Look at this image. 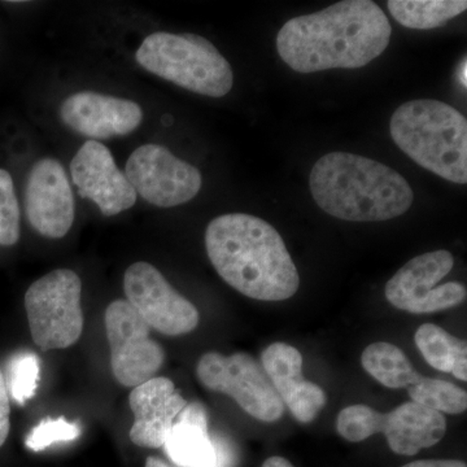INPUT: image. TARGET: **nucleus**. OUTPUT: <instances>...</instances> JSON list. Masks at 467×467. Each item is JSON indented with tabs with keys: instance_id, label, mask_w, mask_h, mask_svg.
<instances>
[{
	"instance_id": "1",
	"label": "nucleus",
	"mask_w": 467,
	"mask_h": 467,
	"mask_svg": "<svg viewBox=\"0 0 467 467\" xmlns=\"http://www.w3.org/2000/svg\"><path fill=\"white\" fill-rule=\"evenodd\" d=\"M389 17L371 0H344L317 14L291 18L276 36V51L297 73L358 69L389 47Z\"/></svg>"
},
{
	"instance_id": "2",
	"label": "nucleus",
	"mask_w": 467,
	"mask_h": 467,
	"mask_svg": "<svg viewBox=\"0 0 467 467\" xmlns=\"http://www.w3.org/2000/svg\"><path fill=\"white\" fill-rule=\"evenodd\" d=\"M205 248L221 278L244 296L261 301L290 299L300 276L284 238L259 217L229 213L211 221Z\"/></svg>"
},
{
	"instance_id": "3",
	"label": "nucleus",
	"mask_w": 467,
	"mask_h": 467,
	"mask_svg": "<svg viewBox=\"0 0 467 467\" xmlns=\"http://www.w3.org/2000/svg\"><path fill=\"white\" fill-rule=\"evenodd\" d=\"M310 192L330 216L377 223L404 214L413 204L410 184L395 169L349 152H330L310 171Z\"/></svg>"
},
{
	"instance_id": "4",
	"label": "nucleus",
	"mask_w": 467,
	"mask_h": 467,
	"mask_svg": "<svg viewBox=\"0 0 467 467\" xmlns=\"http://www.w3.org/2000/svg\"><path fill=\"white\" fill-rule=\"evenodd\" d=\"M389 133L420 167L450 182H467V121L450 104L407 101L393 113Z\"/></svg>"
},
{
	"instance_id": "5",
	"label": "nucleus",
	"mask_w": 467,
	"mask_h": 467,
	"mask_svg": "<svg viewBox=\"0 0 467 467\" xmlns=\"http://www.w3.org/2000/svg\"><path fill=\"white\" fill-rule=\"evenodd\" d=\"M147 72L204 97L232 91L234 73L213 43L196 34H150L135 54Z\"/></svg>"
},
{
	"instance_id": "6",
	"label": "nucleus",
	"mask_w": 467,
	"mask_h": 467,
	"mask_svg": "<svg viewBox=\"0 0 467 467\" xmlns=\"http://www.w3.org/2000/svg\"><path fill=\"white\" fill-rule=\"evenodd\" d=\"M337 430L342 438L352 442L383 434L396 454L414 456L444 438L447 420L441 413L414 401L405 402L389 413L356 404L340 411Z\"/></svg>"
},
{
	"instance_id": "7",
	"label": "nucleus",
	"mask_w": 467,
	"mask_h": 467,
	"mask_svg": "<svg viewBox=\"0 0 467 467\" xmlns=\"http://www.w3.org/2000/svg\"><path fill=\"white\" fill-rule=\"evenodd\" d=\"M81 294V278L69 269L54 270L27 288V321L39 348H67L81 337L85 324Z\"/></svg>"
},
{
	"instance_id": "8",
	"label": "nucleus",
	"mask_w": 467,
	"mask_h": 467,
	"mask_svg": "<svg viewBox=\"0 0 467 467\" xmlns=\"http://www.w3.org/2000/svg\"><path fill=\"white\" fill-rule=\"evenodd\" d=\"M196 374L205 389L230 396L245 413L261 422H276L284 416V402L265 371L248 353H205L199 359Z\"/></svg>"
},
{
	"instance_id": "9",
	"label": "nucleus",
	"mask_w": 467,
	"mask_h": 467,
	"mask_svg": "<svg viewBox=\"0 0 467 467\" xmlns=\"http://www.w3.org/2000/svg\"><path fill=\"white\" fill-rule=\"evenodd\" d=\"M451 252L441 250L420 254L405 264L387 282L386 297L395 308L413 313L441 312L466 300V287L459 282L438 285L453 269Z\"/></svg>"
},
{
	"instance_id": "10",
	"label": "nucleus",
	"mask_w": 467,
	"mask_h": 467,
	"mask_svg": "<svg viewBox=\"0 0 467 467\" xmlns=\"http://www.w3.org/2000/svg\"><path fill=\"white\" fill-rule=\"evenodd\" d=\"M106 333L110 367L117 382L137 387L155 378L165 361V352L150 339V327L126 300H115L106 309Z\"/></svg>"
},
{
	"instance_id": "11",
	"label": "nucleus",
	"mask_w": 467,
	"mask_h": 467,
	"mask_svg": "<svg viewBox=\"0 0 467 467\" xmlns=\"http://www.w3.org/2000/svg\"><path fill=\"white\" fill-rule=\"evenodd\" d=\"M125 174L137 195L160 208L192 201L202 186L199 169L160 144H143L135 150L126 162Z\"/></svg>"
},
{
	"instance_id": "12",
	"label": "nucleus",
	"mask_w": 467,
	"mask_h": 467,
	"mask_svg": "<svg viewBox=\"0 0 467 467\" xmlns=\"http://www.w3.org/2000/svg\"><path fill=\"white\" fill-rule=\"evenodd\" d=\"M126 301L150 328L169 337L189 334L198 327V309L174 290L165 276L149 263L128 267L124 276Z\"/></svg>"
},
{
	"instance_id": "13",
	"label": "nucleus",
	"mask_w": 467,
	"mask_h": 467,
	"mask_svg": "<svg viewBox=\"0 0 467 467\" xmlns=\"http://www.w3.org/2000/svg\"><path fill=\"white\" fill-rule=\"evenodd\" d=\"M26 209L30 225L46 238H63L72 229L75 196L58 160L42 159L34 164L27 178Z\"/></svg>"
},
{
	"instance_id": "14",
	"label": "nucleus",
	"mask_w": 467,
	"mask_h": 467,
	"mask_svg": "<svg viewBox=\"0 0 467 467\" xmlns=\"http://www.w3.org/2000/svg\"><path fill=\"white\" fill-rule=\"evenodd\" d=\"M70 175L79 196L95 202L103 216H116L137 202L130 181L117 168L110 150L98 140H88L78 150L70 162Z\"/></svg>"
},
{
	"instance_id": "15",
	"label": "nucleus",
	"mask_w": 467,
	"mask_h": 467,
	"mask_svg": "<svg viewBox=\"0 0 467 467\" xmlns=\"http://www.w3.org/2000/svg\"><path fill=\"white\" fill-rule=\"evenodd\" d=\"M58 115L64 125L91 140L124 137L143 121L140 104L95 91L70 95L61 103Z\"/></svg>"
},
{
	"instance_id": "16",
	"label": "nucleus",
	"mask_w": 467,
	"mask_h": 467,
	"mask_svg": "<svg viewBox=\"0 0 467 467\" xmlns=\"http://www.w3.org/2000/svg\"><path fill=\"white\" fill-rule=\"evenodd\" d=\"M129 404L134 414L130 441L138 447L160 448L164 447L175 420L189 402L171 379L159 377L134 387Z\"/></svg>"
},
{
	"instance_id": "17",
	"label": "nucleus",
	"mask_w": 467,
	"mask_h": 467,
	"mask_svg": "<svg viewBox=\"0 0 467 467\" xmlns=\"http://www.w3.org/2000/svg\"><path fill=\"white\" fill-rule=\"evenodd\" d=\"M264 371L282 402L301 423H310L325 408L327 396L318 384L303 377V356L299 349L282 342L264 349Z\"/></svg>"
},
{
	"instance_id": "18",
	"label": "nucleus",
	"mask_w": 467,
	"mask_h": 467,
	"mask_svg": "<svg viewBox=\"0 0 467 467\" xmlns=\"http://www.w3.org/2000/svg\"><path fill=\"white\" fill-rule=\"evenodd\" d=\"M169 459L181 467H217V453L201 402L187 404L164 444Z\"/></svg>"
},
{
	"instance_id": "19",
	"label": "nucleus",
	"mask_w": 467,
	"mask_h": 467,
	"mask_svg": "<svg viewBox=\"0 0 467 467\" xmlns=\"http://www.w3.org/2000/svg\"><path fill=\"white\" fill-rule=\"evenodd\" d=\"M414 340L427 364L467 382V343L434 324L418 328Z\"/></svg>"
},
{
	"instance_id": "20",
	"label": "nucleus",
	"mask_w": 467,
	"mask_h": 467,
	"mask_svg": "<svg viewBox=\"0 0 467 467\" xmlns=\"http://www.w3.org/2000/svg\"><path fill=\"white\" fill-rule=\"evenodd\" d=\"M361 364L371 377L389 389H408L422 378L407 355L391 343L370 344L362 352Z\"/></svg>"
},
{
	"instance_id": "21",
	"label": "nucleus",
	"mask_w": 467,
	"mask_h": 467,
	"mask_svg": "<svg viewBox=\"0 0 467 467\" xmlns=\"http://www.w3.org/2000/svg\"><path fill=\"white\" fill-rule=\"evenodd\" d=\"M389 14L409 29H435L460 16L467 9L466 0H389Z\"/></svg>"
},
{
	"instance_id": "22",
	"label": "nucleus",
	"mask_w": 467,
	"mask_h": 467,
	"mask_svg": "<svg viewBox=\"0 0 467 467\" xmlns=\"http://www.w3.org/2000/svg\"><path fill=\"white\" fill-rule=\"evenodd\" d=\"M411 400L438 413L461 414L467 408V393L456 384L432 378H420L408 387Z\"/></svg>"
},
{
	"instance_id": "23",
	"label": "nucleus",
	"mask_w": 467,
	"mask_h": 467,
	"mask_svg": "<svg viewBox=\"0 0 467 467\" xmlns=\"http://www.w3.org/2000/svg\"><path fill=\"white\" fill-rule=\"evenodd\" d=\"M9 391L12 398L20 405L36 395L39 382V361L36 355L20 352L9 362Z\"/></svg>"
},
{
	"instance_id": "24",
	"label": "nucleus",
	"mask_w": 467,
	"mask_h": 467,
	"mask_svg": "<svg viewBox=\"0 0 467 467\" xmlns=\"http://www.w3.org/2000/svg\"><path fill=\"white\" fill-rule=\"evenodd\" d=\"M20 205L15 192L14 180L0 169V245H15L20 239Z\"/></svg>"
},
{
	"instance_id": "25",
	"label": "nucleus",
	"mask_w": 467,
	"mask_h": 467,
	"mask_svg": "<svg viewBox=\"0 0 467 467\" xmlns=\"http://www.w3.org/2000/svg\"><path fill=\"white\" fill-rule=\"evenodd\" d=\"M79 435L81 429L77 423L67 422L64 417H58L57 420L46 418L30 431L26 444L29 450L41 451L55 442L76 441Z\"/></svg>"
},
{
	"instance_id": "26",
	"label": "nucleus",
	"mask_w": 467,
	"mask_h": 467,
	"mask_svg": "<svg viewBox=\"0 0 467 467\" xmlns=\"http://www.w3.org/2000/svg\"><path fill=\"white\" fill-rule=\"evenodd\" d=\"M11 430V402L7 383L0 371V447L7 441Z\"/></svg>"
},
{
	"instance_id": "27",
	"label": "nucleus",
	"mask_w": 467,
	"mask_h": 467,
	"mask_svg": "<svg viewBox=\"0 0 467 467\" xmlns=\"http://www.w3.org/2000/svg\"><path fill=\"white\" fill-rule=\"evenodd\" d=\"M217 453V467H234L235 465V453L232 442L221 436L212 438Z\"/></svg>"
},
{
	"instance_id": "28",
	"label": "nucleus",
	"mask_w": 467,
	"mask_h": 467,
	"mask_svg": "<svg viewBox=\"0 0 467 467\" xmlns=\"http://www.w3.org/2000/svg\"><path fill=\"white\" fill-rule=\"evenodd\" d=\"M401 467H467L465 462L459 460H422L414 461Z\"/></svg>"
},
{
	"instance_id": "29",
	"label": "nucleus",
	"mask_w": 467,
	"mask_h": 467,
	"mask_svg": "<svg viewBox=\"0 0 467 467\" xmlns=\"http://www.w3.org/2000/svg\"><path fill=\"white\" fill-rule=\"evenodd\" d=\"M263 467H294L290 461L284 459V457L273 456L269 457L263 463Z\"/></svg>"
},
{
	"instance_id": "30",
	"label": "nucleus",
	"mask_w": 467,
	"mask_h": 467,
	"mask_svg": "<svg viewBox=\"0 0 467 467\" xmlns=\"http://www.w3.org/2000/svg\"><path fill=\"white\" fill-rule=\"evenodd\" d=\"M467 60L466 57L461 61L459 70H457V77H459L460 84L463 86V88H467Z\"/></svg>"
},
{
	"instance_id": "31",
	"label": "nucleus",
	"mask_w": 467,
	"mask_h": 467,
	"mask_svg": "<svg viewBox=\"0 0 467 467\" xmlns=\"http://www.w3.org/2000/svg\"><path fill=\"white\" fill-rule=\"evenodd\" d=\"M144 467H171L167 463L162 462L161 460L155 459V457H149L146 461V466Z\"/></svg>"
}]
</instances>
